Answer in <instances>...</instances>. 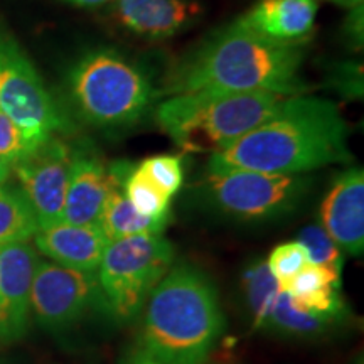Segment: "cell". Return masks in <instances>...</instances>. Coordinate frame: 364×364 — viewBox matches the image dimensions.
Here are the masks:
<instances>
[{
    "label": "cell",
    "mask_w": 364,
    "mask_h": 364,
    "mask_svg": "<svg viewBox=\"0 0 364 364\" xmlns=\"http://www.w3.org/2000/svg\"><path fill=\"white\" fill-rule=\"evenodd\" d=\"M348 139V124L331 100L294 95L262 125L213 154L208 171L307 174L332 164L351 162Z\"/></svg>",
    "instance_id": "cell-1"
},
{
    "label": "cell",
    "mask_w": 364,
    "mask_h": 364,
    "mask_svg": "<svg viewBox=\"0 0 364 364\" xmlns=\"http://www.w3.org/2000/svg\"><path fill=\"white\" fill-rule=\"evenodd\" d=\"M304 56V46L272 43L233 22L172 68L162 95L203 90L302 95L307 91L300 78Z\"/></svg>",
    "instance_id": "cell-2"
},
{
    "label": "cell",
    "mask_w": 364,
    "mask_h": 364,
    "mask_svg": "<svg viewBox=\"0 0 364 364\" xmlns=\"http://www.w3.org/2000/svg\"><path fill=\"white\" fill-rule=\"evenodd\" d=\"M225 327L215 284L199 268L179 263L145 302L140 346L159 364H206Z\"/></svg>",
    "instance_id": "cell-3"
},
{
    "label": "cell",
    "mask_w": 364,
    "mask_h": 364,
    "mask_svg": "<svg viewBox=\"0 0 364 364\" xmlns=\"http://www.w3.org/2000/svg\"><path fill=\"white\" fill-rule=\"evenodd\" d=\"M285 98L267 91H194L159 103L156 120L179 149L213 156L262 125Z\"/></svg>",
    "instance_id": "cell-4"
},
{
    "label": "cell",
    "mask_w": 364,
    "mask_h": 364,
    "mask_svg": "<svg viewBox=\"0 0 364 364\" xmlns=\"http://www.w3.org/2000/svg\"><path fill=\"white\" fill-rule=\"evenodd\" d=\"M70 93L80 117L98 129L136 124L157 97L139 66L103 48L76 63L70 75Z\"/></svg>",
    "instance_id": "cell-5"
},
{
    "label": "cell",
    "mask_w": 364,
    "mask_h": 364,
    "mask_svg": "<svg viewBox=\"0 0 364 364\" xmlns=\"http://www.w3.org/2000/svg\"><path fill=\"white\" fill-rule=\"evenodd\" d=\"M174 258V245L164 233L110 241L97 272L107 311L118 322L134 321Z\"/></svg>",
    "instance_id": "cell-6"
},
{
    "label": "cell",
    "mask_w": 364,
    "mask_h": 364,
    "mask_svg": "<svg viewBox=\"0 0 364 364\" xmlns=\"http://www.w3.org/2000/svg\"><path fill=\"white\" fill-rule=\"evenodd\" d=\"M312 188L306 174L257 171H206L201 193L213 209L245 223H263L290 215Z\"/></svg>",
    "instance_id": "cell-7"
},
{
    "label": "cell",
    "mask_w": 364,
    "mask_h": 364,
    "mask_svg": "<svg viewBox=\"0 0 364 364\" xmlns=\"http://www.w3.org/2000/svg\"><path fill=\"white\" fill-rule=\"evenodd\" d=\"M0 110L19 127L27 150L38 149L66 127L43 78L17 41L0 26Z\"/></svg>",
    "instance_id": "cell-8"
},
{
    "label": "cell",
    "mask_w": 364,
    "mask_h": 364,
    "mask_svg": "<svg viewBox=\"0 0 364 364\" xmlns=\"http://www.w3.org/2000/svg\"><path fill=\"white\" fill-rule=\"evenodd\" d=\"M100 304L105 307L97 273L39 260L31 289V316L41 327L51 332L71 329Z\"/></svg>",
    "instance_id": "cell-9"
},
{
    "label": "cell",
    "mask_w": 364,
    "mask_h": 364,
    "mask_svg": "<svg viewBox=\"0 0 364 364\" xmlns=\"http://www.w3.org/2000/svg\"><path fill=\"white\" fill-rule=\"evenodd\" d=\"M71 154L70 145L54 135L12 166L39 228L63 221Z\"/></svg>",
    "instance_id": "cell-10"
},
{
    "label": "cell",
    "mask_w": 364,
    "mask_h": 364,
    "mask_svg": "<svg viewBox=\"0 0 364 364\" xmlns=\"http://www.w3.org/2000/svg\"><path fill=\"white\" fill-rule=\"evenodd\" d=\"M39 255L29 241L0 245V341L16 343L31 321V289Z\"/></svg>",
    "instance_id": "cell-11"
},
{
    "label": "cell",
    "mask_w": 364,
    "mask_h": 364,
    "mask_svg": "<svg viewBox=\"0 0 364 364\" xmlns=\"http://www.w3.org/2000/svg\"><path fill=\"white\" fill-rule=\"evenodd\" d=\"M321 226L341 252L364 253V171L351 167L336 177L321 204Z\"/></svg>",
    "instance_id": "cell-12"
},
{
    "label": "cell",
    "mask_w": 364,
    "mask_h": 364,
    "mask_svg": "<svg viewBox=\"0 0 364 364\" xmlns=\"http://www.w3.org/2000/svg\"><path fill=\"white\" fill-rule=\"evenodd\" d=\"M115 177L100 154L88 144L73 149L63 221L71 225H97Z\"/></svg>",
    "instance_id": "cell-13"
},
{
    "label": "cell",
    "mask_w": 364,
    "mask_h": 364,
    "mask_svg": "<svg viewBox=\"0 0 364 364\" xmlns=\"http://www.w3.org/2000/svg\"><path fill=\"white\" fill-rule=\"evenodd\" d=\"M107 6L118 26L152 41L174 38L203 14L198 0H113Z\"/></svg>",
    "instance_id": "cell-14"
},
{
    "label": "cell",
    "mask_w": 364,
    "mask_h": 364,
    "mask_svg": "<svg viewBox=\"0 0 364 364\" xmlns=\"http://www.w3.org/2000/svg\"><path fill=\"white\" fill-rule=\"evenodd\" d=\"M318 0H260L235 22L263 39L304 46L316 29Z\"/></svg>",
    "instance_id": "cell-15"
},
{
    "label": "cell",
    "mask_w": 364,
    "mask_h": 364,
    "mask_svg": "<svg viewBox=\"0 0 364 364\" xmlns=\"http://www.w3.org/2000/svg\"><path fill=\"white\" fill-rule=\"evenodd\" d=\"M33 240L36 250L49 262L85 273L98 272L108 245L98 225H71L65 221L38 228Z\"/></svg>",
    "instance_id": "cell-16"
},
{
    "label": "cell",
    "mask_w": 364,
    "mask_h": 364,
    "mask_svg": "<svg viewBox=\"0 0 364 364\" xmlns=\"http://www.w3.org/2000/svg\"><path fill=\"white\" fill-rule=\"evenodd\" d=\"M108 169H110L117 182L107 196V201L103 204L102 215H100L97 223L103 235L107 236L108 243L129 238V236L164 233L171 218H149L140 215L122 193V182H124L127 174L134 169V164H130L129 161H117L112 162Z\"/></svg>",
    "instance_id": "cell-17"
},
{
    "label": "cell",
    "mask_w": 364,
    "mask_h": 364,
    "mask_svg": "<svg viewBox=\"0 0 364 364\" xmlns=\"http://www.w3.org/2000/svg\"><path fill=\"white\" fill-rule=\"evenodd\" d=\"M341 284L343 277L332 273L329 268L307 263L284 290L304 312L346 322L349 309L341 295Z\"/></svg>",
    "instance_id": "cell-18"
},
{
    "label": "cell",
    "mask_w": 364,
    "mask_h": 364,
    "mask_svg": "<svg viewBox=\"0 0 364 364\" xmlns=\"http://www.w3.org/2000/svg\"><path fill=\"white\" fill-rule=\"evenodd\" d=\"M346 324L338 318H327L314 314L304 312L290 299L284 289L277 295L275 302L268 314L263 331L273 332L280 338L300 339V341H317Z\"/></svg>",
    "instance_id": "cell-19"
},
{
    "label": "cell",
    "mask_w": 364,
    "mask_h": 364,
    "mask_svg": "<svg viewBox=\"0 0 364 364\" xmlns=\"http://www.w3.org/2000/svg\"><path fill=\"white\" fill-rule=\"evenodd\" d=\"M38 220L21 188L0 184V245L31 241L38 231Z\"/></svg>",
    "instance_id": "cell-20"
},
{
    "label": "cell",
    "mask_w": 364,
    "mask_h": 364,
    "mask_svg": "<svg viewBox=\"0 0 364 364\" xmlns=\"http://www.w3.org/2000/svg\"><path fill=\"white\" fill-rule=\"evenodd\" d=\"M241 282H243V292L250 316H252L253 329L263 331L268 314L282 287L268 270L267 260H262V258H257L245 268Z\"/></svg>",
    "instance_id": "cell-21"
},
{
    "label": "cell",
    "mask_w": 364,
    "mask_h": 364,
    "mask_svg": "<svg viewBox=\"0 0 364 364\" xmlns=\"http://www.w3.org/2000/svg\"><path fill=\"white\" fill-rule=\"evenodd\" d=\"M122 193L140 215L149 218H171L172 198L164 194L136 166H134V169L122 182Z\"/></svg>",
    "instance_id": "cell-22"
},
{
    "label": "cell",
    "mask_w": 364,
    "mask_h": 364,
    "mask_svg": "<svg viewBox=\"0 0 364 364\" xmlns=\"http://www.w3.org/2000/svg\"><path fill=\"white\" fill-rule=\"evenodd\" d=\"M297 241L307 250L309 262L314 265L329 268L332 273L343 277L344 255L321 225H311L300 231Z\"/></svg>",
    "instance_id": "cell-23"
},
{
    "label": "cell",
    "mask_w": 364,
    "mask_h": 364,
    "mask_svg": "<svg viewBox=\"0 0 364 364\" xmlns=\"http://www.w3.org/2000/svg\"><path fill=\"white\" fill-rule=\"evenodd\" d=\"M139 171L144 172L164 194L169 198L179 193L184 182V167L182 157L174 154H159V156L147 157L139 164Z\"/></svg>",
    "instance_id": "cell-24"
},
{
    "label": "cell",
    "mask_w": 364,
    "mask_h": 364,
    "mask_svg": "<svg viewBox=\"0 0 364 364\" xmlns=\"http://www.w3.org/2000/svg\"><path fill=\"white\" fill-rule=\"evenodd\" d=\"M307 263L311 262H309L306 247L295 240L277 245L272 250V253L268 255L267 267L272 272V275L275 277V280L279 282L282 289H284Z\"/></svg>",
    "instance_id": "cell-25"
},
{
    "label": "cell",
    "mask_w": 364,
    "mask_h": 364,
    "mask_svg": "<svg viewBox=\"0 0 364 364\" xmlns=\"http://www.w3.org/2000/svg\"><path fill=\"white\" fill-rule=\"evenodd\" d=\"M27 152L29 150H27V145L24 142V136H22L19 127L14 124L6 113L0 110V157L14 166Z\"/></svg>",
    "instance_id": "cell-26"
},
{
    "label": "cell",
    "mask_w": 364,
    "mask_h": 364,
    "mask_svg": "<svg viewBox=\"0 0 364 364\" xmlns=\"http://www.w3.org/2000/svg\"><path fill=\"white\" fill-rule=\"evenodd\" d=\"M351 14H349V17L346 19L344 22V29H346V34H348V38L353 41L354 46H359V49H361L363 46V6L359 7H354L351 9Z\"/></svg>",
    "instance_id": "cell-27"
},
{
    "label": "cell",
    "mask_w": 364,
    "mask_h": 364,
    "mask_svg": "<svg viewBox=\"0 0 364 364\" xmlns=\"http://www.w3.org/2000/svg\"><path fill=\"white\" fill-rule=\"evenodd\" d=\"M122 364H159L150 354L145 351L142 346H136V348L129 349V353L125 354V358L122 359Z\"/></svg>",
    "instance_id": "cell-28"
},
{
    "label": "cell",
    "mask_w": 364,
    "mask_h": 364,
    "mask_svg": "<svg viewBox=\"0 0 364 364\" xmlns=\"http://www.w3.org/2000/svg\"><path fill=\"white\" fill-rule=\"evenodd\" d=\"M66 2H70L73 6H78V7H100V6H107V4L113 2V0H66Z\"/></svg>",
    "instance_id": "cell-29"
},
{
    "label": "cell",
    "mask_w": 364,
    "mask_h": 364,
    "mask_svg": "<svg viewBox=\"0 0 364 364\" xmlns=\"http://www.w3.org/2000/svg\"><path fill=\"white\" fill-rule=\"evenodd\" d=\"M11 174H12V164H9L7 161H4V159L0 157V184H6Z\"/></svg>",
    "instance_id": "cell-30"
},
{
    "label": "cell",
    "mask_w": 364,
    "mask_h": 364,
    "mask_svg": "<svg viewBox=\"0 0 364 364\" xmlns=\"http://www.w3.org/2000/svg\"><path fill=\"white\" fill-rule=\"evenodd\" d=\"M329 2H334L338 4L341 7H348V9H354V7H359L363 6L364 0H329Z\"/></svg>",
    "instance_id": "cell-31"
},
{
    "label": "cell",
    "mask_w": 364,
    "mask_h": 364,
    "mask_svg": "<svg viewBox=\"0 0 364 364\" xmlns=\"http://www.w3.org/2000/svg\"><path fill=\"white\" fill-rule=\"evenodd\" d=\"M351 364H364V361H363V354H359V356L354 359V361L351 363Z\"/></svg>",
    "instance_id": "cell-32"
}]
</instances>
